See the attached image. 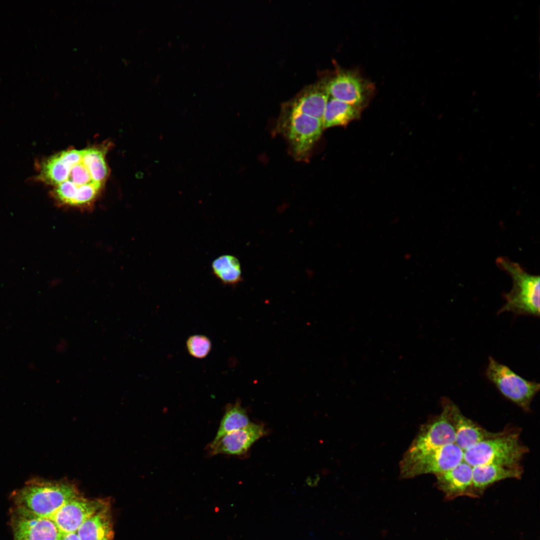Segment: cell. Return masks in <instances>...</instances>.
<instances>
[{"mask_svg": "<svg viewBox=\"0 0 540 540\" xmlns=\"http://www.w3.org/2000/svg\"><path fill=\"white\" fill-rule=\"evenodd\" d=\"M436 486L445 498L462 496L476 498L472 484V466L463 460L453 468L435 475Z\"/></svg>", "mask_w": 540, "mask_h": 540, "instance_id": "cell-13", "label": "cell"}, {"mask_svg": "<svg viewBox=\"0 0 540 540\" xmlns=\"http://www.w3.org/2000/svg\"><path fill=\"white\" fill-rule=\"evenodd\" d=\"M524 472L522 466H508L486 464L472 467L473 490L476 498L490 486L507 478L520 479Z\"/></svg>", "mask_w": 540, "mask_h": 540, "instance_id": "cell-15", "label": "cell"}, {"mask_svg": "<svg viewBox=\"0 0 540 540\" xmlns=\"http://www.w3.org/2000/svg\"><path fill=\"white\" fill-rule=\"evenodd\" d=\"M464 452V460L472 467L486 464L519 466L528 448L522 442L520 432L508 427Z\"/></svg>", "mask_w": 540, "mask_h": 540, "instance_id": "cell-2", "label": "cell"}, {"mask_svg": "<svg viewBox=\"0 0 540 540\" xmlns=\"http://www.w3.org/2000/svg\"><path fill=\"white\" fill-rule=\"evenodd\" d=\"M108 504V500L80 495L65 503L50 518L62 534L76 532L84 521Z\"/></svg>", "mask_w": 540, "mask_h": 540, "instance_id": "cell-10", "label": "cell"}, {"mask_svg": "<svg viewBox=\"0 0 540 540\" xmlns=\"http://www.w3.org/2000/svg\"><path fill=\"white\" fill-rule=\"evenodd\" d=\"M250 424L246 410L238 401L234 404H230L226 408L214 440H216L229 432L243 428Z\"/></svg>", "mask_w": 540, "mask_h": 540, "instance_id": "cell-19", "label": "cell"}, {"mask_svg": "<svg viewBox=\"0 0 540 540\" xmlns=\"http://www.w3.org/2000/svg\"><path fill=\"white\" fill-rule=\"evenodd\" d=\"M441 402L442 406L447 410L454 426L455 444L464 452L497 434L498 432H488L464 416L458 406L449 398L443 397Z\"/></svg>", "mask_w": 540, "mask_h": 540, "instance_id": "cell-11", "label": "cell"}, {"mask_svg": "<svg viewBox=\"0 0 540 540\" xmlns=\"http://www.w3.org/2000/svg\"><path fill=\"white\" fill-rule=\"evenodd\" d=\"M464 451L452 444L428 452L407 462H400V476L404 478L449 470L464 460Z\"/></svg>", "mask_w": 540, "mask_h": 540, "instance_id": "cell-7", "label": "cell"}, {"mask_svg": "<svg viewBox=\"0 0 540 540\" xmlns=\"http://www.w3.org/2000/svg\"><path fill=\"white\" fill-rule=\"evenodd\" d=\"M10 525L13 540H60L62 534L50 518L39 517L14 508Z\"/></svg>", "mask_w": 540, "mask_h": 540, "instance_id": "cell-9", "label": "cell"}, {"mask_svg": "<svg viewBox=\"0 0 540 540\" xmlns=\"http://www.w3.org/2000/svg\"><path fill=\"white\" fill-rule=\"evenodd\" d=\"M327 88L330 96L363 109L372 98L374 84L357 72L340 70L329 80Z\"/></svg>", "mask_w": 540, "mask_h": 540, "instance_id": "cell-8", "label": "cell"}, {"mask_svg": "<svg viewBox=\"0 0 540 540\" xmlns=\"http://www.w3.org/2000/svg\"><path fill=\"white\" fill-rule=\"evenodd\" d=\"M456 432L446 408L422 424L400 462L413 460L432 450L455 444Z\"/></svg>", "mask_w": 540, "mask_h": 540, "instance_id": "cell-5", "label": "cell"}, {"mask_svg": "<svg viewBox=\"0 0 540 540\" xmlns=\"http://www.w3.org/2000/svg\"><path fill=\"white\" fill-rule=\"evenodd\" d=\"M496 264L512 280L511 290L504 294L506 303L498 312V314L508 312L516 315L539 316V276L529 274L520 264L507 257L498 258Z\"/></svg>", "mask_w": 540, "mask_h": 540, "instance_id": "cell-3", "label": "cell"}, {"mask_svg": "<svg viewBox=\"0 0 540 540\" xmlns=\"http://www.w3.org/2000/svg\"><path fill=\"white\" fill-rule=\"evenodd\" d=\"M188 352L196 358H205L210 352L212 344L210 339L203 335H194L190 336L186 341Z\"/></svg>", "mask_w": 540, "mask_h": 540, "instance_id": "cell-20", "label": "cell"}, {"mask_svg": "<svg viewBox=\"0 0 540 540\" xmlns=\"http://www.w3.org/2000/svg\"><path fill=\"white\" fill-rule=\"evenodd\" d=\"M362 109L329 97L323 117L324 128L345 126L360 118Z\"/></svg>", "mask_w": 540, "mask_h": 540, "instance_id": "cell-17", "label": "cell"}, {"mask_svg": "<svg viewBox=\"0 0 540 540\" xmlns=\"http://www.w3.org/2000/svg\"><path fill=\"white\" fill-rule=\"evenodd\" d=\"M281 124L292 156L297 160L306 158L320 138L323 122L303 114H286Z\"/></svg>", "mask_w": 540, "mask_h": 540, "instance_id": "cell-6", "label": "cell"}, {"mask_svg": "<svg viewBox=\"0 0 540 540\" xmlns=\"http://www.w3.org/2000/svg\"><path fill=\"white\" fill-rule=\"evenodd\" d=\"M265 432L262 426L251 423L243 428L213 440L206 448L211 455H242L246 453L251 446L264 436Z\"/></svg>", "mask_w": 540, "mask_h": 540, "instance_id": "cell-12", "label": "cell"}, {"mask_svg": "<svg viewBox=\"0 0 540 540\" xmlns=\"http://www.w3.org/2000/svg\"><path fill=\"white\" fill-rule=\"evenodd\" d=\"M60 540H80L76 532L62 534Z\"/></svg>", "mask_w": 540, "mask_h": 540, "instance_id": "cell-21", "label": "cell"}, {"mask_svg": "<svg viewBox=\"0 0 540 540\" xmlns=\"http://www.w3.org/2000/svg\"><path fill=\"white\" fill-rule=\"evenodd\" d=\"M76 534L80 540H113L114 532L110 504L84 521Z\"/></svg>", "mask_w": 540, "mask_h": 540, "instance_id": "cell-16", "label": "cell"}, {"mask_svg": "<svg viewBox=\"0 0 540 540\" xmlns=\"http://www.w3.org/2000/svg\"><path fill=\"white\" fill-rule=\"evenodd\" d=\"M329 97L327 80L316 82L305 89L289 104L286 114H303L322 121Z\"/></svg>", "mask_w": 540, "mask_h": 540, "instance_id": "cell-14", "label": "cell"}, {"mask_svg": "<svg viewBox=\"0 0 540 540\" xmlns=\"http://www.w3.org/2000/svg\"><path fill=\"white\" fill-rule=\"evenodd\" d=\"M485 374L504 396L524 410H530L540 390L539 383L525 380L492 356L488 358Z\"/></svg>", "mask_w": 540, "mask_h": 540, "instance_id": "cell-4", "label": "cell"}, {"mask_svg": "<svg viewBox=\"0 0 540 540\" xmlns=\"http://www.w3.org/2000/svg\"><path fill=\"white\" fill-rule=\"evenodd\" d=\"M212 269L213 274L224 284H236L242 280L240 262L234 256H218L212 262Z\"/></svg>", "mask_w": 540, "mask_h": 540, "instance_id": "cell-18", "label": "cell"}, {"mask_svg": "<svg viewBox=\"0 0 540 540\" xmlns=\"http://www.w3.org/2000/svg\"><path fill=\"white\" fill-rule=\"evenodd\" d=\"M80 496L76 486L65 480L32 478L10 494L14 508L50 518L62 505Z\"/></svg>", "mask_w": 540, "mask_h": 540, "instance_id": "cell-1", "label": "cell"}]
</instances>
